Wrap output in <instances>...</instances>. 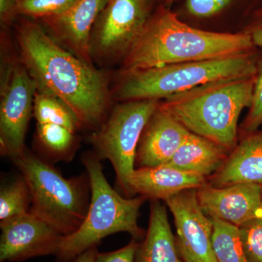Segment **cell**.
<instances>
[{
  "label": "cell",
  "instance_id": "1",
  "mask_svg": "<svg viewBox=\"0 0 262 262\" xmlns=\"http://www.w3.org/2000/svg\"><path fill=\"white\" fill-rule=\"evenodd\" d=\"M15 39L19 59L37 91L61 99L82 127L98 128L107 117L111 103L107 76L55 42L37 22H20Z\"/></svg>",
  "mask_w": 262,
  "mask_h": 262
},
{
  "label": "cell",
  "instance_id": "2",
  "mask_svg": "<svg viewBox=\"0 0 262 262\" xmlns=\"http://www.w3.org/2000/svg\"><path fill=\"white\" fill-rule=\"evenodd\" d=\"M251 34L193 28L161 10L149 18L123 58L122 72L186 62L222 59L250 53Z\"/></svg>",
  "mask_w": 262,
  "mask_h": 262
},
{
  "label": "cell",
  "instance_id": "3",
  "mask_svg": "<svg viewBox=\"0 0 262 262\" xmlns=\"http://www.w3.org/2000/svg\"><path fill=\"white\" fill-rule=\"evenodd\" d=\"M255 77L209 82L165 98L159 107L193 134L229 151L235 148L237 123L252 102Z\"/></svg>",
  "mask_w": 262,
  "mask_h": 262
},
{
  "label": "cell",
  "instance_id": "4",
  "mask_svg": "<svg viewBox=\"0 0 262 262\" xmlns=\"http://www.w3.org/2000/svg\"><path fill=\"white\" fill-rule=\"evenodd\" d=\"M100 161L92 154L82 158L91 185L89 208L80 228L62 238L56 255L58 262L72 261L110 234L125 232L136 239L144 236V231L138 225V218L146 198H122L105 178Z\"/></svg>",
  "mask_w": 262,
  "mask_h": 262
},
{
  "label": "cell",
  "instance_id": "5",
  "mask_svg": "<svg viewBox=\"0 0 262 262\" xmlns=\"http://www.w3.org/2000/svg\"><path fill=\"white\" fill-rule=\"evenodd\" d=\"M257 72L256 60L250 53L222 59L165 65L122 72L112 96L124 102L159 100L215 81L255 77Z\"/></svg>",
  "mask_w": 262,
  "mask_h": 262
},
{
  "label": "cell",
  "instance_id": "6",
  "mask_svg": "<svg viewBox=\"0 0 262 262\" xmlns=\"http://www.w3.org/2000/svg\"><path fill=\"white\" fill-rule=\"evenodd\" d=\"M13 161L30 188L29 212L63 237L80 228L90 205L89 175L65 179L51 165L27 149Z\"/></svg>",
  "mask_w": 262,
  "mask_h": 262
},
{
  "label": "cell",
  "instance_id": "7",
  "mask_svg": "<svg viewBox=\"0 0 262 262\" xmlns=\"http://www.w3.org/2000/svg\"><path fill=\"white\" fill-rule=\"evenodd\" d=\"M159 103V100L146 99L117 105L90 137L96 156L112 163L117 183L127 196H131L129 183L139 141Z\"/></svg>",
  "mask_w": 262,
  "mask_h": 262
},
{
  "label": "cell",
  "instance_id": "8",
  "mask_svg": "<svg viewBox=\"0 0 262 262\" xmlns=\"http://www.w3.org/2000/svg\"><path fill=\"white\" fill-rule=\"evenodd\" d=\"M37 85L18 58L2 68L0 102L1 152L15 160L25 151V137L34 106Z\"/></svg>",
  "mask_w": 262,
  "mask_h": 262
},
{
  "label": "cell",
  "instance_id": "9",
  "mask_svg": "<svg viewBox=\"0 0 262 262\" xmlns=\"http://www.w3.org/2000/svg\"><path fill=\"white\" fill-rule=\"evenodd\" d=\"M149 18L147 0H108L91 33L93 61L124 58Z\"/></svg>",
  "mask_w": 262,
  "mask_h": 262
},
{
  "label": "cell",
  "instance_id": "10",
  "mask_svg": "<svg viewBox=\"0 0 262 262\" xmlns=\"http://www.w3.org/2000/svg\"><path fill=\"white\" fill-rule=\"evenodd\" d=\"M165 202L173 215L177 246L184 262H217L212 245L213 222L202 209L196 189L182 191Z\"/></svg>",
  "mask_w": 262,
  "mask_h": 262
},
{
  "label": "cell",
  "instance_id": "11",
  "mask_svg": "<svg viewBox=\"0 0 262 262\" xmlns=\"http://www.w3.org/2000/svg\"><path fill=\"white\" fill-rule=\"evenodd\" d=\"M0 261L56 255L63 236L30 212L0 222Z\"/></svg>",
  "mask_w": 262,
  "mask_h": 262
},
{
  "label": "cell",
  "instance_id": "12",
  "mask_svg": "<svg viewBox=\"0 0 262 262\" xmlns=\"http://www.w3.org/2000/svg\"><path fill=\"white\" fill-rule=\"evenodd\" d=\"M108 0H77L61 14L41 19L45 30L58 45L93 64L91 33Z\"/></svg>",
  "mask_w": 262,
  "mask_h": 262
},
{
  "label": "cell",
  "instance_id": "13",
  "mask_svg": "<svg viewBox=\"0 0 262 262\" xmlns=\"http://www.w3.org/2000/svg\"><path fill=\"white\" fill-rule=\"evenodd\" d=\"M203 212L209 218L241 227L262 217V185L241 183L224 187L206 184L196 189Z\"/></svg>",
  "mask_w": 262,
  "mask_h": 262
},
{
  "label": "cell",
  "instance_id": "14",
  "mask_svg": "<svg viewBox=\"0 0 262 262\" xmlns=\"http://www.w3.org/2000/svg\"><path fill=\"white\" fill-rule=\"evenodd\" d=\"M190 131L158 106L141 135L136 163L140 168L165 165L173 158Z\"/></svg>",
  "mask_w": 262,
  "mask_h": 262
},
{
  "label": "cell",
  "instance_id": "15",
  "mask_svg": "<svg viewBox=\"0 0 262 262\" xmlns=\"http://www.w3.org/2000/svg\"><path fill=\"white\" fill-rule=\"evenodd\" d=\"M205 177L167 165L135 169L130 179V195L139 194L153 201L168 199L186 189L206 184Z\"/></svg>",
  "mask_w": 262,
  "mask_h": 262
},
{
  "label": "cell",
  "instance_id": "16",
  "mask_svg": "<svg viewBox=\"0 0 262 262\" xmlns=\"http://www.w3.org/2000/svg\"><path fill=\"white\" fill-rule=\"evenodd\" d=\"M210 181L215 187L241 183L262 185V132L241 141Z\"/></svg>",
  "mask_w": 262,
  "mask_h": 262
},
{
  "label": "cell",
  "instance_id": "17",
  "mask_svg": "<svg viewBox=\"0 0 262 262\" xmlns=\"http://www.w3.org/2000/svg\"><path fill=\"white\" fill-rule=\"evenodd\" d=\"M180 256L166 208L159 201H153L147 232L139 245L135 262H182Z\"/></svg>",
  "mask_w": 262,
  "mask_h": 262
},
{
  "label": "cell",
  "instance_id": "18",
  "mask_svg": "<svg viewBox=\"0 0 262 262\" xmlns=\"http://www.w3.org/2000/svg\"><path fill=\"white\" fill-rule=\"evenodd\" d=\"M228 151L213 141L190 133L165 165L206 178L220 170L228 158Z\"/></svg>",
  "mask_w": 262,
  "mask_h": 262
},
{
  "label": "cell",
  "instance_id": "19",
  "mask_svg": "<svg viewBox=\"0 0 262 262\" xmlns=\"http://www.w3.org/2000/svg\"><path fill=\"white\" fill-rule=\"evenodd\" d=\"M213 222L212 245L217 262H248L237 226L215 219Z\"/></svg>",
  "mask_w": 262,
  "mask_h": 262
},
{
  "label": "cell",
  "instance_id": "20",
  "mask_svg": "<svg viewBox=\"0 0 262 262\" xmlns=\"http://www.w3.org/2000/svg\"><path fill=\"white\" fill-rule=\"evenodd\" d=\"M33 115L37 123L56 124L74 132L82 127L75 114L63 101L38 91L34 95Z\"/></svg>",
  "mask_w": 262,
  "mask_h": 262
},
{
  "label": "cell",
  "instance_id": "21",
  "mask_svg": "<svg viewBox=\"0 0 262 262\" xmlns=\"http://www.w3.org/2000/svg\"><path fill=\"white\" fill-rule=\"evenodd\" d=\"M75 132L56 124L37 123L39 142L54 159L68 160L73 155Z\"/></svg>",
  "mask_w": 262,
  "mask_h": 262
},
{
  "label": "cell",
  "instance_id": "22",
  "mask_svg": "<svg viewBox=\"0 0 262 262\" xmlns=\"http://www.w3.org/2000/svg\"><path fill=\"white\" fill-rule=\"evenodd\" d=\"M32 194L28 183L23 177L1 188L0 220L4 221L29 212Z\"/></svg>",
  "mask_w": 262,
  "mask_h": 262
},
{
  "label": "cell",
  "instance_id": "23",
  "mask_svg": "<svg viewBox=\"0 0 262 262\" xmlns=\"http://www.w3.org/2000/svg\"><path fill=\"white\" fill-rule=\"evenodd\" d=\"M77 0H20L18 15L34 18H46L59 15L69 9Z\"/></svg>",
  "mask_w": 262,
  "mask_h": 262
},
{
  "label": "cell",
  "instance_id": "24",
  "mask_svg": "<svg viewBox=\"0 0 262 262\" xmlns=\"http://www.w3.org/2000/svg\"><path fill=\"white\" fill-rule=\"evenodd\" d=\"M241 241L248 262H262V217L239 227Z\"/></svg>",
  "mask_w": 262,
  "mask_h": 262
},
{
  "label": "cell",
  "instance_id": "25",
  "mask_svg": "<svg viewBox=\"0 0 262 262\" xmlns=\"http://www.w3.org/2000/svg\"><path fill=\"white\" fill-rule=\"evenodd\" d=\"M244 123L246 132H255L262 125V62L258 66V72L255 79L252 102Z\"/></svg>",
  "mask_w": 262,
  "mask_h": 262
},
{
  "label": "cell",
  "instance_id": "26",
  "mask_svg": "<svg viewBox=\"0 0 262 262\" xmlns=\"http://www.w3.org/2000/svg\"><path fill=\"white\" fill-rule=\"evenodd\" d=\"M232 0H187L188 12L199 18H208L220 13Z\"/></svg>",
  "mask_w": 262,
  "mask_h": 262
},
{
  "label": "cell",
  "instance_id": "27",
  "mask_svg": "<svg viewBox=\"0 0 262 262\" xmlns=\"http://www.w3.org/2000/svg\"><path fill=\"white\" fill-rule=\"evenodd\" d=\"M139 243L136 239L131 241L127 246L111 252L99 253L96 256V262H135L136 251Z\"/></svg>",
  "mask_w": 262,
  "mask_h": 262
},
{
  "label": "cell",
  "instance_id": "28",
  "mask_svg": "<svg viewBox=\"0 0 262 262\" xmlns=\"http://www.w3.org/2000/svg\"><path fill=\"white\" fill-rule=\"evenodd\" d=\"M20 0H0V20L3 26H9L18 15Z\"/></svg>",
  "mask_w": 262,
  "mask_h": 262
},
{
  "label": "cell",
  "instance_id": "29",
  "mask_svg": "<svg viewBox=\"0 0 262 262\" xmlns=\"http://www.w3.org/2000/svg\"><path fill=\"white\" fill-rule=\"evenodd\" d=\"M98 246H94L84 252L77 256L72 262H96V256H97Z\"/></svg>",
  "mask_w": 262,
  "mask_h": 262
},
{
  "label": "cell",
  "instance_id": "30",
  "mask_svg": "<svg viewBox=\"0 0 262 262\" xmlns=\"http://www.w3.org/2000/svg\"><path fill=\"white\" fill-rule=\"evenodd\" d=\"M251 36L252 38L253 45L262 47V24L253 29Z\"/></svg>",
  "mask_w": 262,
  "mask_h": 262
},
{
  "label": "cell",
  "instance_id": "31",
  "mask_svg": "<svg viewBox=\"0 0 262 262\" xmlns=\"http://www.w3.org/2000/svg\"><path fill=\"white\" fill-rule=\"evenodd\" d=\"M165 1H169V0H165Z\"/></svg>",
  "mask_w": 262,
  "mask_h": 262
}]
</instances>
